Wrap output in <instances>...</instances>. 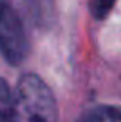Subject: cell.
<instances>
[{"mask_svg":"<svg viewBox=\"0 0 121 122\" xmlns=\"http://www.w3.org/2000/svg\"><path fill=\"white\" fill-rule=\"evenodd\" d=\"M16 122H56V102L51 90L36 74L20 79L16 96Z\"/></svg>","mask_w":121,"mask_h":122,"instance_id":"obj_1","label":"cell"},{"mask_svg":"<svg viewBox=\"0 0 121 122\" xmlns=\"http://www.w3.org/2000/svg\"><path fill=\"white\" fill-rule=\"evenodd\" d=\"M0 53L12 65H19L28 53L22 22L9 6L0 14Z\"/></svg>","mask_w":121,"mask_h":122,"instance_id":"obj_2","label":"cell"},{"mask_svg":"<svg viewBox=\"0 0 121 122\" xmlns=\"http://www.w3.org/2000/svg\"><path fill=\"white\" fill-rule=\"evenodd\" d=\"M78 122H121V107L101 105L85 111Z\"/></svg>","mask_w":121,"mask_h":122,"instance_id":"obj_3","label":"cell"},{"mask_svg":"<svg viewBox=\"0 0 121 122\" xmlns=\"http://www.w3.org/2000/svg\"><path fill=\"white\" fill-rule=\"evenodd\" d=\"M17 108L9 85L0 79V122H16Z\"/></svg>","mask_w":121,"mask_h":122,"instance_id":"obj_4","label":"cell"},{"mask_svg":"<svg viewBox=\"0 0 121 122\" xmlns=\"http://www.w3.org/2000/svg\"><path fill=\"white\" fill-rule=\"evenodd\" d=\"M116 0H92V12L96 19H104L113 8Z\"/></svg>","mask_w":121,"mask_h":122,"instance_id":"obj_5","label":"cell"},{"mask_svg":"<svg viewBox=\"0 0 121 122\" xmlns=\"http://www.w3.org/2000/svg\"><path fill=\"white\" fill-rule=\"evenodd\" d=\"M6 8V3H5V0H0V14L3 12V9Z\"/></svg>","mask_w":121,"mask_h":122,"instance_id":"obj_6","label":"cell"}]
</instances>
